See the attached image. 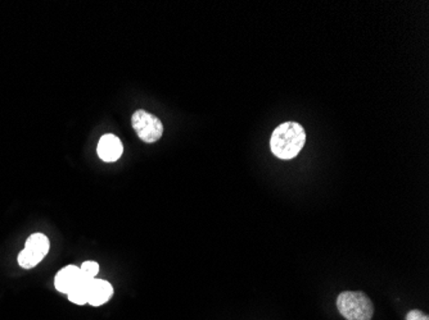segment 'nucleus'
Instances as JSON below:
<instances>
[{
	"mask_svg": "<svg viewBox=\"0 0 429 320\" xmlns=\"http://www.w3.org/2000/svg\"><path fill=\"white\" fill-rule=\"evenodd\" d=\"M306 143L304 127L296 122L282 123L273 132L270 149L279 159L290 160L297 157Z\"/></svg>",
	"mask_w": 429,
	"mask_h": 320,
	"instance_id": "1",
	"label": "nucleus"
},
{
	"mask_svg": "<svg viewBox=\"0 0 429 320\" xmlns=\"http://www.w3.org/2000/svg\"><path fill=\"white\" fill-rule=\"evenodd\" d=\"M337 309L346 320H372L374 315L373 302L361 291L339 293Z\"/></svg>",
	"mask_w": 429,
	"mask_h": 320,
	"instance_id": "2",
	"label": "nucleus"
},
{
	"mask_svg": "<svg viewBox=\"0 0 429 320\" xmlns=\"http://www.w3.org/2000/svg\"><path fill=\"white\" fill-rule=\"evenodd\" d=\"M132 126L143 143H157L164 135V124L161 119L146 110L139 109L132 114Z\"/></svg>",
	"mask_w": 429,
	"mask_h": 320,
	"instance_id": "3",
	"label": "nucleus"
},
{
	"mask_svg": "<svg viewBox=\"0 0 429 320\" xmlns=\"http://www.w3.org/2000/svg\"><path fill=\"white\" fill-rule=\"evenodd\" d=\"M49 239L42 233H34L26 241L25 249L18 255V264L25 269L38 266L49 252Z\"/></svg>",
	"mask_w": 429,
	"mask_h": 320,
	"instance_id": "4",
	"label": "nucleus"
},
{
	"mask_svg": "<svg viewBox=\"0 0 429 320\" xmlns=\"http://www.w3.org/2000/svg\"><path fill=\"white\" fill-rule=\"evenodd\" d=\"M97 153L98 157L101 158L103 162L113 163V162H118L122 155L124 145L118 136L107 134L103 137H101V140L98 143Z\"/></svg>",
	"mask_w": 429,
	"mask_h": 320,
	"instance_id": "5",
	"label": "nucleus"
},
{
	"mask_svg": "<svg viewBox=\"0 0 429 320\" xmlns=\"http://www.w3.org/2000/svg\"><path fill=\"white\" fill-rule=\"evenodd\" d=\"M83 278V273L79 266H66L57 273L55 286H56L57 291L67 295L74 287H76L81 282Z\"/></svg>",
	"mask_w": 429,
	"mask_h": 320,
	"instance_id": "6",
	"label": "nucleus"
},
{
	"mask_svg": "<svg viewBox=\"0 0 429 320\" xmlns=\"http://www.w3.org/2000/svg\"><path fill=\"white\" fill-rule=\"evenodd\" d=\"M113 296V287L110 282L94 278L89 287V297L88 304L91 307H102L107 304Z\"/></svg>",
	"mask_w": 429,
	"mask_h": 320,
	"instance_id": "7",
	"label": "nucleus"
},
{
	"mask_svg": "<svg viewBox=\"0 0 429 320\" xmlns=\"http://www.w3.org/2000/svg\"><path fill=\"white\" fill-rule=\"evenodd\" d=\"M94 278H86L84 277L81 282L77 285L76 287H74L69 293V300L72 304H76V305H85L88 304V297H89V287H91V280Z\"/></svg>",
	"mask_w": 429,
	"mask_h": 320,
	"instance_id": "8",
	"label": "nucleus"
},
{
	"mask_svg": "<svg viewBox=\"0 0 429 320\" xmlns=\"http://www.w3.org/2000/svg\"><path fill=\"white\" fill-rule=\"evenodd\" d=\"M80 269H81L84 277H86V278H96L98 273H99V264L96 263V261H93V260H89V261L83 263V266H80Z\"/></svg>",
	"mask_w": 429,
	"mask_h": 320,
	"instance_id": "9",
	"label": "nucleus"
},
{
	"mask_svg": "<svg viewBox=\"0 0 429 320\" xmlns=\"http://www.w3.org/2000/svg\"><path fill=\"white\" fill-rule=\"evenodd\" d=\"M405 320H429V316L421 310H411L408 312Z\"/></svg>",
	"mask_w": 429,
	"mask_h": 320,
	"instance_id": "10",
	"label": "nucleus"
}]
</instances>
